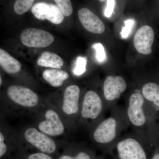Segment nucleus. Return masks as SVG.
<instances>
[{"mask_svg": "<svg viewBox=\"0 0 159 159\" xmlns=\"http://www.w3.org/2000/svg\"><path fill=\"white\" fill-rule=\"evenodd\" d=\"M127 83L120 76H107L103 84L102 98L106 108L113 106L127 89Z\"/></svg>", "mask_w": 159, "mask_h": 159, "instance_id": "obj_5", "label": "nucleus"}, {"mask_svg": "<svg viewBox=\"0 0 159 159\" xmlns=\"http://www.w3.org/2000/svg\"><path fill=\"white\" fill-rule=\"evenodd\" d=\"M0 66L9 74H15L21 69L20 63L9 53L0 48Z\"/></svg>", "mask_w": 159, "mask_h": 159, "instance_id": "obj_14", "label": "nucleus"}, {"mask_svg": "<svg viewBox=\"0 0 159 159\" xmlns=\"http://www.w3.org/2000/svg\"><path fill=\"white\" fill-rule=\"evenodd\" d=\"M113 159H117L116 158H114Z\"/></svg>", "mask_w": 159, "mask_h": 159, "instance_id": "obj_31", "label": "nucleus"}, {"mask_svg": "<svg viewBox=\"0 0 159 159\" xmlns=\"http://www.w3.org/2000/svg\"><path fill=\"white\" fill-rule=\"evenodd\" d=\"M145 99L139 91H135L127 99L125 112L129 123L133 128H142L146 123L144 111Z\"/></svg>", "mask_w": 159, "mask_h": 159, "instance_id": "obj_3", "label": "nucleus"}, {"mask_svg": "<svg viewBox=\"0 0 159 159\" xmlns=\"http://www.w3.org/2000/svg\"><path fill=\"white\" fill-rule=\"evenodd\" d=\"M28 159H52L51 157L43 153L32 154L29 156Z\"/></svg>", "mask_w": 159, "mask_h": 159, "instance_id": "obj_26", "label": "nucleus"}, {"mask_svg": "<svg viewBox=\"0 0 159 159\" xmlns=\"http://www.w3.org/2000/svg\"><path fill=\"white\" fill-rule=\"evenodd\" d=\"M92 48L96 51V58L97 61L100 63L105 62L107 60V55L104 47L102 44L96 43L92 46Z\"/></svg>", "mask_w": 159, "mask_h": 159, "instance_id": "obj_21", "label": "nucleus"}, {"mask_svg": "<svg viewBox=\"0 0 159 159\" xmlns=\"http://www.w3.org/2000/svg\"><path fill=\"white\" fill-rule=\"evenodd\" d=\"M4 137L2 133L0 132V157L5 155L7 150V147L4 143Z\"/></svg>", "mask_w": 159, "mask_h": 159, "instance_id": "obj_25", "label": "nucleus"}, {"mask_svg": "<svg viewBox=\"0 0 159 159\" xmlns=\"http://www.w3.org/2000/svg\"><path fill=\"white\" fill-rule=\"evenodd\" d=\"M154 39L153 29L150 26L144 25L137 31L134 39V45L140 54L148 55L152 53V46Z\"/></svg>", "mask_w": 159, "mask_h": 159, "instance_id": "obj_10", "label": "nucleus"}, {"mask_svg": "<svg viewBox=\"0 0 159 159\" xmlns=\"http://www.w3.org/2000/svg\"><path fill=\"white\" fill-rule=\"evenodd\" d=\"M129 124L125 110L114 108L110 116L97 123L93 132V140L99 150L108 152L114 149Z\"/></svg>", "mask_w": 159, "mask_h": 159, "instance_id": "obj_1", "label": "nucleus"}, {"mask_svg": "<svg viewBox=\"0 0 159 159\" xmlns=\"http://www.w3.org/2000/svg\"><path fill=\"white\" fill-rule=\"evenodd\" d=\"M96 157L95 154L93 152L80 151L75 155H63L59 159H93Z\"/></svg>", "mask_w": 159, "mask_h": 159, "instance_id": "obj_23", "label": "nucleus"}, {"mask_svg": "<svg viewBox=\"0 0 159 159\" xmlns=\"http://www.w3.org/2000/svg\"><path fill=\"white\" fill-rule=\"evenodd\" d=\"M34 0H16L14 5L15 12L22 15L29 11L33 6Z\"/></svg>", "mask_w": 159, "mask_h": 159, "instance_id": "obj_18", "label": "nucleus"}, {"mask_svg": "<svg viewBox=\"0 0 159 159\" xmlns=\"http://www.w3.org/2000/svg\"><path fill=\"white\" fill-rule=\"evenodd\" d=\"M99 1H100V2H103L106 1V0H99Z\"/></svg>", "mask_w": 159, "mask_h": 159, "instance_id": "obj_30", "label": "nucleus"}, {"mask_svg": "<svg viewBox=\"0 0 159 159\" xmlns=\"http://www.w3.org/2000/svg\"><path fill=\"white\" fill-rule=\"evenodd\" d=\"M43 76L50 84L57 87L62 85L64 80L69 78V75L66 71L52 69L44 71Z\"/></svg>", "mask_w": 159, "mask_h": 159, "instance_id": "obj_16", "label": "nucleus"}, {"mask_svg": "<svg viewBox=\"0 0 159 159\" xmlns=\"http://www.w3.org/2000/svg\"><path fill=\"white\" fill-rule=\"evenodd\" d=\"M142 94L144 99L153 102L159 108V85L155 83L146 84L143 87Z\"/></svg>", "mask_w": 159, "mask_h": 159, "instance_id": "obj_17", "label": "nucleus"}, {"mask_svg": "<svg viewBox=\"0 0 159 159\" xmlns=\"http://www.w3.org/2000/svg\"><path fill=\"white\" fill-rule=\"evenodd\" d=\"M78 15L80 23L87 31L98 34H102L105 31V26L102 20L90 9L82 8L78 11Z\"/></svg>", "mask_w": 159, "mask_h": 159, "instance_id": "obj_11", "label": "nucleus"}, {"mask_svg": "<svg viewBox=\"0 0 159 159\" xmlns=\"http://www.w3.org/2000/svg\"><path fill=\"white\" fill-rule=\"evenodd\" d=\"M54 1L64 15L69 16L72 14L73 9L70 0H54Z\"/></svg>", "mask_w": 159, "mask_h": 159, "instance_id": "obj_20", "label": "nucleus"}, {"mask_svg": "<svg viewBox=\"0 0 159 159\" xmlns=\"http://www.w3.org/2000/svg\"><path fill=\"white\" fill-rule=\"evenodd\" d=\"M125 26L122 28L120 35L122 39H125L129 36L132 30L135 25V20L134 19H129L124 21Z\"/></svg>", "mask_w": 159, "mask_h": 159, "instance_id": "obj_22", "label": "nucleus"}, {"mask_svg": "<svg viewBox=\"0 0 159 159\" xmlns=\"http://www.w3.org/2000/svg\"><path fill=\"white\" fill-rule=\"evenodd\" d=\"M8 96L13 102L26 107L37 105L39 98L37 94L29 88L18 85L9 87L7 91Z\"/></svg>", "mask_w": 159, "mask_h": 159, "instance_id": "obj_8", "label": "nucleus"}, {"mask_svg": "<svg viewBox=\"0 0 159 159\" xmlns=\"http://www.w3.org/2000/svg\"><path fill=\"white\" fill-rule=\"evenodd\" d=\"M87 58L85 57L79 56L77 57L75 62V67L73 70V73L76 76H80L86 71Z\"/></svg>", "mask_w": 159, "mask_h": 159, "instance_id": "obj_19", "label": "nucleus"}, {"mask_svg": "<svg viewBox=\"0 0 159 159\" xmlns=\"http://www.w3.org/2000/svg\"><path fill=\"white\" fill-rule=\"evenodd\" d=\"M116 1L115 0H107V7L104 11V15L106 17H110L114 11Z\"/></svg>", "mask_w": 159, "mask_h": 159, "instance_id": "obj_24", "label": "nucleus"}, {"mask_svg": "<svg viewBox=\"0 0 159 159\" xmlns=\"http://www.w3.org/2000/svg\"><path fill=\"white\" fill-rule=\"evenodd\" d=\"M2 84V77H1V75H0V86H1V84Z\"/></svg>", "mask_w": 159, "mask_h": 159, "instance_id": "obj_29", "label": "nucleus"}, {"mask_svg": "<svg viewBox=\"0 0 159 159\" xmlns=\"http://www.w3.org/2000/svg\"><path fill=\"white\" fill-rule=\"evenodd\" d=\"M25 137L28 142L43 152L52 153L56 150V144L54 141L36 129L28 128L25 132Z\"/></svg>", "mask_w": 159, "mask_h": 159, "instance_id": "obj_9", "label": "nucleus"}, {"mask_svg": "<svg viewBox=\"0 0 159 159\" xmlns=\"http://www.w3.org/2000/svg\"><path fill=\"white\" fill-rule=\"evenodd\" d=\"M151 159H159V152H156Z\"/></svg>", "mask_w": 159, "mask_h": 159, "instance_id": "obj_27", "label": "nucleus"}, {"mask_svg": "<svg viewBox=\"0 0 159 159\" xmlns=\"http://www.w3.org/2000/svg\"><path fill=\"white\" fill-rule=\"evenodd\" d=\"M104 159L102 157V156H99V157H96L94 158V159Z\"/></svg>", "mask_w": 159, "mask_h": 159, "instance_id": "obj_28", "label": "nucleus"}, {"mask_svg": "<svg viewBox=\"0 0 159 159\" xmlns=\"http://www.w3.org/2000/svg\"><path fill=\"white\" fill-rule=\"evenodd\" d=\"M80 89L76 85H70L66 89L64 95L62 110L69 115H74L79 111Z\"/></svg>", "mask_w": 159, "mask_h": 159, "instance_id": "obj_13", "label": "nucleus"}, {"mask_svg": "<svg viewBox=\"0 0 159 159\" xmlns=\"http://www.w3.org/2000/svg\"><path fill=\"white\" fill-rule=\"evenodd\" d=\"M45 117L47 120L39 123L40 130L52 136H57L63 133L64 126L57 113L49 110L46 113Z\"/></svg>", "mask_w": 159, "mask_h": 159, "instance_id": "obj_12", "label": "nucleus"}, {"mask_svg": "<svg viewBox=\"0 0 159 159\" xmlns=\"http://www.w3.org/2000/svg\"><path fill=\"white\" fill-rule=\"evenodd\" d=\"M105 109L102 97L96 91L89 90L83 100L81 116L84 119L99 122L102 119Z\"/></svg>", "mask_w": 159, "mask_h": 159, "instance_id": "obj_4", "label": "nucleus"}, {"mask_svg": "<svg viewBox=\"0 0 159 159\" xmlns=\"http://www.w3.org/2000/svg\"><path fill=\"white\" fill-rule=\"evenodd\" d=\"M114 148L117 159H148L146 148L135 132L120 137Z\"/></svg>", "mask_w": 159, "mask_h": 159, "instance_id": "obj_2", "label": "nucleus"}, {"mask_svg": "<svg viewBox=\"0 0 159 159\" xmlns=\"http://www.w3.org/2000/svg\"><path fill=\"white\" fill-rule=\"evenodd\" d=\"M37 63L39 66L54 69H61L64 65V61L61 57L49 51L43 52L39 58Z\"/></svg>", "mask_w": 159, "mask_h": 159, "instance_id": "obj_15", "label": "nucleus"}, {"mask_svg": "<svg viewBox=\"0 0 159 159\" xmlns=\"http://www.w3.org/2000/svg\"><path fill=\"white\" fill-rule=\"evenodd\" d=\"M20 40L24 45L29 48H43L51 44L54 40V36L48 31L36 28H29L20 35Z\"/></svg>", "mask_w": 159, "mask_h": 159, "instance_id": "obj_6", "label": "nucleus"}, {"mask_svg": "<svg viewBox=\"0 0 159 159\" xmlns=\"http://www.w3.org/2000/svg\"><path fill=\"white\" fill-rule=\"evenodd\" d=\"M31 11L38 19L48 20L55 25H59L64 19L62 11L54 4L43 2L37 3L32 6Z\"/></svg>", "mask_w": 159, "mask_h": 159, "instance_id": "obj_7", "label": "nucleus"}]
</instances>
